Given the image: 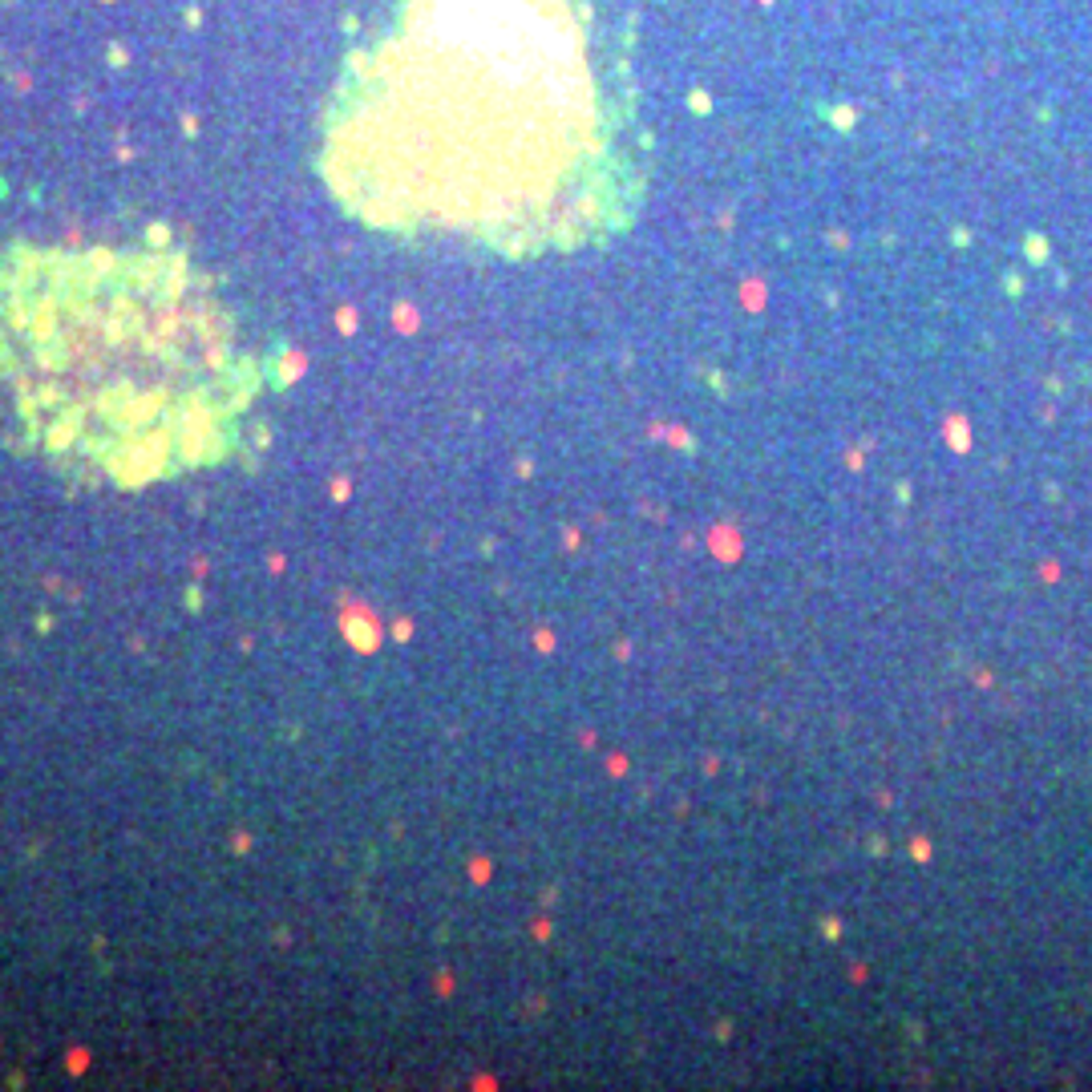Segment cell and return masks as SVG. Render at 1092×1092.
Returning a JSON list of instances; mask_svg holds the SVG:
<instances>
[{
	"mask_svg": "<svg viewBox=\"0 0 1092 1092\" xmlns=\"http://www.w3.org/2000/svg\"><path fill=\"white\" fill-rule=\"evenodd\" d=\"M619 102L575 0H405L336 97L328 163L393 227L583 239L627 198Z\"/></svg>",
	"mask_w": 1092,
	"mask_h": 1092,
	"instance_id": "1",
	"label": "cell"
},
{
	"mask_svg": "<svg viewBox=\"0 0 1092 1092\" xmlns=\"http://www.w3.org/2000/svg\"><path fill=\"white\" fill-rule=\"evenodd\" d=\"M223 336L183 276L138 259L33 264L0 299V377L89 454L223 413Z\"/></svg>",
	"mask_w": 1092,
	"mask_h": 1092,
	"instance_id": "2",
	"label": "cell"
}]
</instances>
